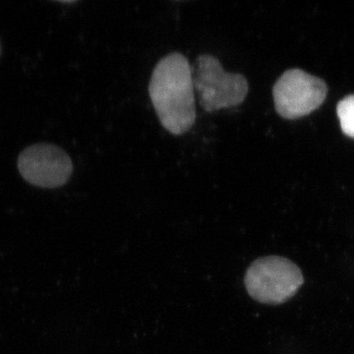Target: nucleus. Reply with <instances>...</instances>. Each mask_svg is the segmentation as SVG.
Here are the masks:
<instances>
[{
    "label": "nucleus",
    "instance_id": "f257e3e1",
    "mask_svg": "<svg viewBox=\"0 0 354 354\" xmlns=\"http://www.w3.org/2000/svg\"><path fill=\"white\" fill-rule=\"evenodd\" d=\"M149 94L162 127L174 135L189 131L196 120L192 69L179 53L165 55L156 65Z\"/></svg>",
    "mask_w": 354,
    "mask_h": 354
},
{
    "label": "nucleus",
    "instance_id": "f03ea898",
    "mask_svg": "<svg viewBox=\"0 0 354 354\" xmlns=\"http://www.w3.org/2000/svg\"><path fill=\"white\" fill-rule=\"evenodd\" d=\"M304 279L295 263L279 256L254 261L246 272L244 283L249 295L261 304H285L297 295Z\"/></svg>",
    "mask_w": 354,
    "mask_h": 354
},
{
    "label": "nucleus",
    "instance_id": "7ed1b4c3",
    "mask_svg": "<svg viewBox=\"0 0 354 354\" xmlns=\"http://www.w3.org/2000/svg\"><path fill=\"white\" fill-rule=\"evenodd\" d=\"M192 76L200 104L207 113L239 106L248 95L245 76L227 73L214 55H200Z\"/></svg>",
    "mask_w": 354,
    "mask_h": 354
},
{
    "label": "nucleus",
    "instance_id": "20e7f679",
    "mask_svg": "<svg viewBox=\"0 0 354 354\" xmlns=\"http://www.w3.org/2000/svg\"><path fill=\"white\" fill-rule=\"evenodd\" d=\"M327 93L323 80L300 69L286 71L272 88L277 113L286 120L311 113L323 104Z\"/></svg>",
    "mask_w": 354,
    "mask_h": 354
},
{
    "label": "nucleus",
    "instance_id": "39448f33",
    "mask_svg": "<svg viewBox=\"0 0 354 354\" xmlns=\"http://www.w3.org/2000/svg\"><path fill=\"white\" fill-rule=\"evenodd\" d=\"M18 169L25 180L32 185L57 188L69 180L73 165L62 148L41 143L28 147L20 153Z\"/></svg>",
    "mask_w": 354,
    "mask_h": 354
},
{
    "label": "nucleus",
    "instance_id": "423d86ee",
    "mask_svg": "<svg viewBox=\"0 0 354 354\" xmlns=\"http://www.w3.org/2000/svg\"><path fill=\"white\" fill-rule=\"evenodd\" d=\"M337 113L342 132L354 138V95L344 97L337 104Z\"/></svg>",
    "mask_w": 354,
    "mask_h": 354
},
{
    "label": "nucleus",
    "instance_id": "0eeeda50",
    "mask_svg": "<svg viewBox=\"0 0 354 354\" xmlns=\"http://www.w3.org/2000/svg\"><path fill=\"white\" fill-rule=\"evenodd\" d=\"M0 51H1V48H0Z\"/></svg>",
    "mask_w": 354,
    "mask_h": 354
}]
</instances>
